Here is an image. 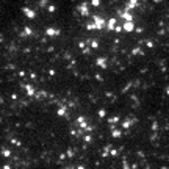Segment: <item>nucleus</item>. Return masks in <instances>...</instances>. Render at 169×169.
I'll use <instances>...</instances> for the list:
<instances>
[{
	"instance_id": "f257e3e1",
	"label": "nucleus",
	"mask_w": 169,
	"mask_h": 169,
	"mask_svg": "<svg viewBox=\"0 0 169 169\" xmlns=\"http://www.w3.org/2000/svg\"><path fill=\"white\" fill-rule=\"evenodd\" d=\"M36 93H38V88L34 86L33 83L32 81H25V85H24V94L27 97H33Z\"/></svg>"
},
{
	"instance_id": "f03ea898",
	"label": "nucleus",
	"mask_w": 169,
	"mask_h": 169,
	"mask_svg": "<svg viewBox=\"0 0 169 169\" xmlns=\"http://www.w3.org/2000/svg\"><path fill=\"white\" fill-rule=\"evenodd\" d=\"M13 153H14V150H13V147H9V146H3V147L0 149V158L5 160V161H8V160L13 157Z\"/></svg>"
},
{
	"instance_id": "7ed1b4c3",
	"label": "nucleus",
	"mask_w": 169,
	"mask_h": 169,
	"mask_svg": "<svg viewBox=\"0 0 169 169\" xmlns=\"http://www.w3.org/2000/svg\"><path fill=\"white\" fill-rule=\"evenodd\" d=\"M55 114H57L58 117L64 119V117H66V116L69 114V108H68V105H60V106H57V110H55Z\"/></svg>"
},
{
	"instance_id": "20e7f679",
	"label": "nucleus",
	"mask_w": 169,
	"mask_h": 169,
	"mask_svg": "<svg viewBox=\"0 0 169 169\" xmlns=\"http://www.w3.org/2000/svg\"><path fill=\"white\" fill-rule=\"evenodd\" d=\"M121 129L122 130H130V129H133V125H135V121L132 119V117H125V119H122L121 121Z\"/></svg>"
},
{
	"instance_id": "39448f33",
	"label": "nucleus",
	"mask_w": 169,
	"mask_h": 169,
	"mask_svg": "<svg viewBox=\"0 0 169 169\" xmlns=\"http://www.w3.org/2000/svg\"><path fill=\"white\" fill-rule=\"evenodd\" d=\"M75 124L78 125V129H86L88 125H89V121L85 117V116H77V119H75Z\"/></svg>"
},
{
	"instance_id": "423d86ee",
	"label": "nucleus",
	"mask_w": 169,
	"mask_h": 169,
	"mask_svg": "<svg viewBox=\"0 0 169 169\" xmlns=\"http://www.w3.org/2000/svg\"><path fill=\"white\" fill-rule=\"evenodd\" d=\"M97 117L100 119L102 122L108 117V110L105 108V106H100V108H97Z\"/></svg>"
},
{
	"instance_id": "0eeeda50",
	"label": "nucleus",
	"mask_w": 169,
	"mask_h": 169,
	"mask_svg": "<svg viewBox=\"0 0 169 169\" xmlns=\"http://www.w3.org/2000/svg\"><path fill=\"white\" fill-rule=\"evenodd\" d=\"M160 129H161L160 121H158V119H153V121L150 122V132H160Z\"/></svg>"
},
{
	"instance_id": "6e6552de",
	"label": "nucleus",
	"mask_w": 169,
	"mask_h": 169,
	"mask_svg": "<svg viewBox=\"0 0 169 169\" xmlns=\"http://www.w3.org/2000/svg\"><path fill=\"white\" fill-rule=\"evenodd\" d=\"M119 155H121V150H119V149H117V146L114 144V146H113V149L110 150V157H111V158H119Z\"/></svg>"
},
{
	"instance_id": "1a4fd4ad",
	"label": "nucleus",
	"mask_w": 169,
	"mask_h": 169,
	"mask_svg": "<svg viewBox=\"0 0 169 169\" xmlns=\"http://www.w3.org/2000/svg\"><path fill=\"white\" fill-rule=\"evenodd\" d=\"M2 169H13V165H11L9 161H6V163H3V166H2Z\"/></svg>"
},
{
	"instance_id": "9d476101",
	"label": "nucleus",
	"mask_w": 169,
	"mask_h": 169,
	"mask_svg": "<svg viewBox=\"0 0 169 169\" xmlns=\"http://www.w3.org/2000/svg\"><path fill=\"white\" fill-rule=\"evenodd\" d=\"M165 94H166V96H169V85H166V86H165Z\"/></svg>"
},
{
	"instance_id": "9b49d317",
	"label": "nucleus",
	"mask_w": 169,
	"mask_h": 169,
	"mask_svg": "<svg viewBox=\"0 0 169 169\" xmlns=\"http://www.w3.org/2000/svg\"><path fill=\"white\" fill-rule=\"evenodd\" d=\"M152 2H153V3H161L163 0H152Z\"/></svg>"
}]
</instances>
